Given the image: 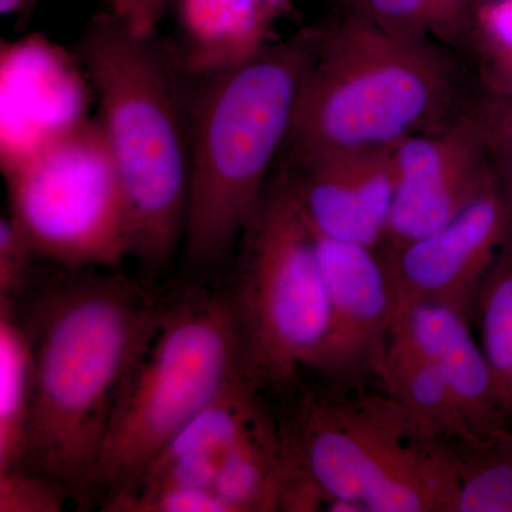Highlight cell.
Instances as JSON below:
<instances>
[{
	"label": "cell",
	"instance_id": "obj_1",
	"mask_svg": "<svg viewBox=\"0 0 512 512\" xmlns=\"http://www.w3.org/2000/svg\"><path fill=\"white\" fill-rule=\"evenodd\" d=\"M60 271L29 325L35 389L22 466L83 493L93 485L114 409L164 306L111 269Z\"/></svg>",
	"mask_w": 512,
	"mask_h": 512
},
{
	"label": "cell",
	"instance_id": "obj_2",
	"mask_svg": "<svg viewBox=\"0 0 512 512\" xmlns=\"http://www.w3.org/2000/svg\"><path fill=\"white\" fill-rule=\"evenodd\" d=\"M126 201L128 258L154 275L183 249L191 70L174 42L109 9L77 42Z\"/></svg>",
	"mask_w": 512,
	"mask_h": 512
},
{
	"label": "cell",
	"instance_id": "obj_3",
	"mask_svg": "<svg viewBox=\"0 0 512 512\" xmlns=\"http://www.w3.org/2000/svg\"><path fill=\"white\" fill-rule=\"evenodd\" d=\"M319 33L303 29L237 62L191 72L183 256L192 271L228 262L261 207L288 143Z\"/></svg>",
	"mask_w": 512,
	"mask_h": 512
},
{
	"label": "cell",
	"instance_id": "obj_4",
	"mask_svg": "<svg viewBox=\"0 0 512 512\" xmlns=\"http://www.w3.org/2000/svg\"><path fill=\"white\" fill-rule=\"evenodd\" d=\"M467 72L456 50L346 9L320 28L282 154L389 147L443 130L480 99Z\"/></svg>",
	"mask_w": 512,
	"mask_h": 512
},
{
	"label": "cell",
	"instance_id": "obj_5",
	"mask_svg": "<svg viewBox=\"0 0 512 512\" xmlns=\"http://www.w3.org/2000/svg\"><path fill=\"white\" fill-rule=\"evenodd\" d=\"M281 440L279 511L458 512L463 454L387 393L315 400Z\"/></svg>",
	"mask_w": 512,
	"mask_h": 512
},
{
	"label": "cell",
	"instance_id": "obj_6",
	"mask_svg": "<svg viewBox=\"0 0 512 512\" xmlns=\"http://www.w3.org/2000/svg\"><path fill=\"white\" fill-rule=\"evenodd\" d=\"M241 376L247 375L231 291L190 289L164 305L114 409L93 485L110 497L128 490L174 434Z\"/></svg>",
	"mask_w": 512,
	"mask_h": 512
},
{
	"label": "cell",
	"instance_id": "obj_7",
	"mask_svg": "<svg viewBox=\"0 0 512 512\" xmlns=\"http://www.w3.org/2000/svg\"><path fill=\"white\" fill-rule=\"evenodd\" d=\"M232 292L244 372L256 387L282 386L318 370L329 332V303L315 232L285 184L274 177L239 244Z\"/></svg>",
	"mask_w": 512,
	"mask_h": 512
},
{
	"label": "cell",
	"instance_id": "obj_8",
	"mask_svg": "<svg viewBox=\"0 0 512 512\" xmlns=\"http://www.w3.org/2000/svg\"><path fill=\"white\" fill-rule=\"evenodd\" d=\"M3 173L10 218L40 258L66 271L128 258L126 201L99 120L77 121Z\"/></svg>",
	"mask_w": 512,
	"mask_h": 512
},
{
	"label": "cell",
	"instance_id": "obj_9",
	"mask_svg": "<svg viewBox=\"0 0 512 512\" xmlns=\"http://www.w3.org/2000/svg\"><path fill=\"white\" fill-rule=\"evenodd\" d=\"M476 104L443 130L394 144L396 191L380 254L397 251L443 227L500 175Z\"/></svg>",
	"mask_w": 512,
	"mask_h": 512
},
{
	"label": "cell",
	"instance_id": "obj_10",
	"mask_svg": "<svg viewBox=\"0 0 512 512\" xmlns=\"http://www.w3.org/2000/svg\"><path fill=\"white\" fill-rule=\"evenodd\" d=\"M512 245V183L493 184L426 237L382 254L394 299L443 303L470 316L478 289Z\"/></svg>",
	"mask_w": 512,
	"mask_h": 512
},
{
	"label": "cell",
	"instance_id": "obj_11",
	"mask_svg": "<svg viewBox=\"0 0 512 512\" xmlns=\"http://www.w3.org/2000/svg\"><path fill=\"white\" fill-rule=\"evenodd\" d=\"M274 174L315 234L382 247L396 191L393 146L281 154Z\"/></svg>",
	"mask_w": 512,
	"mask_h": 512
},
{
	"label": "cell",
	"instance_id": "obj_12",
	"mask_svg": "<svg viewBox=\"0 0 512 512\" xmlns=\"http://www.w3.org/2000/svg\"><path fill=\"white\" fill-rule=\"evenodd\" d=\"M329 303V332L318 370L335 377L379 373L394 293L377 249L315 234Z\"/></svg>",
	"mask_w": 512,
	"mask_h": 512
},
{
	"label": "cell",
	"instance_id": "obj_13",
	"mask_svg": "<svg viewBox=\"0 0 512 512\" xmlns=\"http://www.w3.org/2000/svg\"><path fill=\"white\" fill-rule=\"evenodd\" d=\"M389 339L416 350L440 370L478 444L507 427L490 363L466 313L443 303L394 299Z\"/></svg>",
	"mask_w": 512,
	"mask_h": 512
},
{
	"label": "cell",
	"instance_id": "obj_14",
	"mask_svg": "<svg viewBox=\"0 0 512 512\" xmlns=\"http://www.w3.org/2000/svg\"><path fill=\"white\" fill-rule=\"evenodd\" d=\"M178 50L192 72L237 62L266 45L264 35L284 0H174Z\"/></svg>",
	"mask_w": 512,
	"mask_h": 512
},
{
	"label": "cell",
	"instance_id": "obj_15",
	"mask_svg": "<svg viewBox=\"0 0 512 512\" xmlns=\"http://www.w3.org/2000/svg\"><path fill=\"white\" fill-rule=\"evenodd\" d=\"M16 303L0 298V473L25 460L35 389V340Z\"/></svg>",
	"mask_w": 512,
	"mask_h": 512
},
{
	"label": "cell",
	"instance_id": "obj_16",
	"mask_svg": "<svg viewBox=\"0 0 512 512\" xmlns=\"http://www.w3.org/2000/svg\"><path fill=\"white\" fill-rule=\"evenodd\" d=\"M384 389L407 410L464 447L478 439L450 386L433 363L397 340H387L379 373Z\"/></svg>",
	"mask_w": 512,
	"mask_h": 512
},
{
	"label": "cell",
	"instance_id": "obj_17",
	"mask_svg": "<svg viewBox=\"0 0 512 512\" xmlns=\"http://www.w3.org/2000/svg\"><path fill=\"white\" fill-rule=\"evenodd\" d=\"M282 440L265 414L225 454L214 491L231 512L281 510Z\"/></svg>",
	"mask_w": 512,
	"mask_h": 512
},
{
	"label": "cell",
	"instance_id": "obj_18",
	"mask_svg": "<svg viewBox=\"0 0 512 512\" xmlns=\"http://www.w3.org/2000/svg\"><path fill=\"white\" fill-rule=\"evenodd\" d=\"M256 392L258 387L247 376L229 384L174 434L143 474L184 458L227 453L264 416Z\"/></svg>",
	"mask_w": 512,
	"mask_h": 512
},
{
	"label": "cell",
	"instance_id": "obj_19",
	"mask_svg": "<svg viewBox=\"0 0 512 512\" xmlns=\"http://www.w3.org/2000/svg\"><path fill=\"white\" fill-rule=\"evenodd\" d=\"M480 0H346L348 9L377 28L450 49L473 45Z\"/></svg>",
	"mask_w": 512,
	"mask_h": 512
},
{
	"label": "cell",
	"instance_id": "obj_20",
	"mask_svg": "<svg viewBox=\"0 0 512 512\" xmlns=\"http://www.w3.org/2000/svg\"><path fill=\"white\" fill-rule=\"evenodd\" d=\"M474 306L480 319L481 348L508 417L512 413V245L485 276Z\"/></svg>",
	"mask_w": 512,
	"mask_h": 512
},
{
	"label": "cell",
	"instance_id": "obj_21",
	"mask_svg": "<svg viewBox=\"0 0 512 512\" xmlns=\"http://www.w3.org/2000/svg\"><path fill=\"white\" fill-rule=\"evenodd\" d=\"M458 512H512V429L466 447Z\"/></svg>",
	"mask_w": 512,
	"mask_h": 512
},
{
	"label": "cell",
	"instance_id": "obj_22",
	"mask_svg": "<svg viewBox=\"0 0 512 512\" xmlns=\"http://www.w3.org/2000/svg\"><path fill=\"white\" fill-rule=\"evenodd\" d=\"M73 491L25 466L0 473V512H62Z\"/></svg>",
	"mask_w": 512,
	"mask_h": 512
},
{
	"label": "cell",
	"instance_id": "obj_23",
	"mask_svg": "<svg viewBox=\"0 0 512 512\" xmlns=\"http://www.w3.org/2000/svg\"><path fill=\"white\" fill-rule=\"evenodd\" d=\"M35 247L10 215L0 220V298L18 301L32 279Z\"/></svg>",
	"mask_w": 512,
	"mask_h": 512
},
{
	"label": "cell",
	"instance_id": "obj_24",
	"mask_svg": "<svg viewBox=\"0 0 512 512\" xmlns=\"http://www.w3.org/2000/svg\"><path fill=\"white\" fill-rule=\"evenodd\" d=\"M495 170L512 183V100L487 93L476 104Z\"/></svg>",
	"mask_w": 512,
	"mask_h": 512
},
{
	"label": "cell",
	"instance_id": "obj_25",
	"mask_svg": "<svg viewBox=\"0 0 512 512\" xmlns=\"http://www.w3.org/2000/svg\"><path fill=\"white\" fill-rule=\"evenodd\" d=\"M473 45L477 50L512 53V0H480Z\"/></svg>",
	"mask_w": 512,
	"mask_h": 512
},
{
	"label": "cell",
	"instance_id": "obj_26",
	"mask_svg": "<svg viewBox=\"0 0 512 512\" xmlns=\"http://www.w3.org/2000/svg\"><path fill=\"white\" fill-rule=\"evenodd\" d=\"M488 93L512 100V53L478 50Z\"/></svg>",
	"mask_w": 512,
	"mask_h": 512
},
{
	"label": "cell",
	"instance_id": "obj_27",
	"mask_svg": "<svg viewBox=\"0 0 512 512\" xmlns=\"http://www.w3.org/2000/svg\"><path fill=\"white\" fill-rule=\"evenodd\" d=\"M171 0H119L113 10L133 19L143 28L154 29L164 6Z\"/></svg>",
	"mask_w": 512,
	"mask_h": 512
},
{
	"label": "cell",
	"instance_id": "obj_28",
	"mask_svg": "<svg viewBox=\"0 0 512 512\" xmlns=\"http://www.w3.org/2000/svg\"><path fill=\"white\" fill-rule=\"evenodd\" d=\"M37 0H0L2 16L23 15L28 12Z\"/></svg>",
	"mask_w": 512,
	"mask_h": 512
},
{
	"label": "cell",
	"instance_id": "obj_29",
	"mask_svg": "<svg viewBox=\"0 0 512 512\" xmlns=\"http://www.w3.org/2000/svg\"><path fill=\"white\" fill-rule=\"evenodd\" d=\"M107 2H109V3H110V6H113V5H114V3H116V2H117V0H107Z\"/></svg>",
	"mask_w": 512,
	"mask_h": 512
}]
</instances>
